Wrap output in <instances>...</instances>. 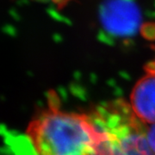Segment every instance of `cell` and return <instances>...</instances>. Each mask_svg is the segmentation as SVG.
Listing matches in <instances>:
<instances>
[{"instance_id": "6da1fadb", "label": "cell", "mask_w": 155, "mask_h": 155, "mask_svg": "<svg viewBox=\"0 0 155 155\" xmlns=\"http://www.w3.org/2000/svg\"><path fill=\"white\" fill-rule=\"evenodd\" d=\"M36 155H92L97 131L89 115L50 107L36 116L27 129Z\"/></svg>"}, {"instance_id": "7a4b0ae2", "label": "cell", "mask_w": 155, "mask_h": 155, "mask_svg": "<svg viewBox=\"0 0 155 155\" xmlns=\"http://www.w3.org/2000/svg\"><path fill=\"white\" fill-rule=\"evenodd\" d=\"M89 117L97 131L92 155H155L146 123L126 102L116 100L104 104Z\"/></svg>"}, {"instance_id": "3957f363", "label": "cell", "mask_w": 155, "mask_h": 155, "mask_svg": "<svg viewBox=\"0 0 155 155\" xmlns=\"http://www.w3.org/2000/svg\"><path fill=\"white\" fill-rule=\"evenodd\" d=\"M99 18L107 33L122 38L134 35L140 23V13L134 0H104Z\"/></svg>"}, {"instance_id": "277c9868", "label": "cell", "mask_w": 155, "mask_h": 155, "mask_svg": "<svg viewBox=\"0 0 155 155\" xmlns=\"http://www.w3.org/2000/svg\"><path fill=\"white\" fill-rule=\"evenodd\" d=\"M130 105L146 124H155V74L147 72L139 80L130 97Z\"/></svg>"}, {"instance_id": "5b68a950", "label": "cell", "mask_w": 155, "mask_h": 155, "mask_svg": "<svg viewBox=\"0 0 155 155\" xmlns=\"http://www.w3.org/2000/svg\"><path fill=\"white\" fill-rule=\"evenodd\" d=\"M36 1H39L41 3H45V4H51V5H56L57 7L62 8L67 5L70 0H36Z\"/></svg>"}, {"instance_id": "8992f818", "label": "cell", "mask_w": 155, "mask_h": 155, "mask_svg": "<svg viewBox=\"0 0 155 155\" xmlns=\"http://www.w3.org/2000/svg\"><path fill=\"white\" fill-rule=\"evenodd\" d=\"M147 137H148L150 146H151L152 149L153 150V152L155 153V124H153V125L148 129Z\"/></svg>"}, {"instance_id": "52a82bcc", "label": "cell", "mask_w": 155, "mask_h": 155, "mask_svg": "<svg viewBox=\"0 0 155 155\" xmlns=\"http://www.w3.org/2000/svg\"><path fill=\"white\" fill-rule=\"evenodd\" d=\"M146 72L155 74V59L149 62L146 67Z\"/></svg>"}]
</instances>
